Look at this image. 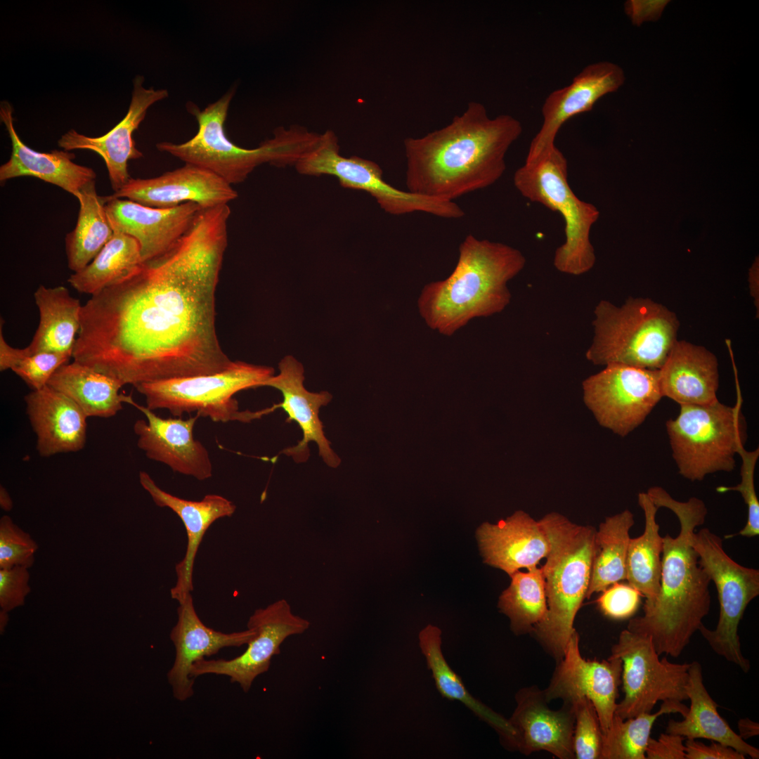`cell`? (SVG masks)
I'll return each mask as SVG.
<instances>
[{
  "instance_id": "42",
  "label": "cell",
  "mask_w": 759,
  "mask_h": 759,
  "mask_svg": "<svg viewBox=\"0 0 759 759\" xmlns=\"http://www.w3.org/2000/svg\"><path fill=\"white\" fill-rule=\"evenodd\" d=\"M38 544L8 515L0 519V569L34 564Z\"/></svg>"
},
{
  "instance_id": "25",
  "label": "cell",
  "mask_w": 759,
  "mask_h": 759,
  "mask_svg": "<svg viewBox=\"0 0 759 759\" xmlns=\"http://www.w3.org/2000/svg\"><path fill=\"white\" fill-rule=\"evenodd\" d=\"M139 481L157 506L171 510L185 526L187 547L183 558L176 565V583L171 589V598L180 602L193 590L194 562L205 533L216 520L232 516L236 506L232 501L216 494L206 495L199 501L176 497L160 488L143 471L139 473Z\"/></svg>"
},
{
  "instance_id": "3",
  "label": "cell",
  "mask_w": 759,
  "mask_h": 759,
  "mask_svg": "<svg viewBox=\"0 0 759 759\" xmlns=\"http://www.w3.org/2000/svg\"><path fill=\"white\" fill-rule=\"evenodd\" d=\"M647 493L658 508H668L677 516L680 531L675 538L669 534L663 537L659 596L643 609L642 616L629 621L627 629L651 637L659 656L677 658L699 631L711 608V579L692 544L696 528L704 523L708 510L701 499L678 501L661 486H652Z\"/></svg>"
},
{
  "instance_id": "45",
  "label": "cell",
  "mask_w": 759,
  "mask_h": 759,
  "mask_svg": "<svg viewBox=\"0 0 759 759\" xmlns=\"http://www.w3.org/2000/svg\"><path fill=\"white\" fill-rule=\"evenodd\" d=\"M28 569L23 566L0 569V605L3 611L24 604L31 590Z\"/></svg>"
},
{
  "instance_id": "15",
  "label": "cell",
  "mask_w": 759,
  "mask_h": 759,
  "mask_svg": "<svg viewBox=\"0 0 759 759\" xmlns=\"http://www.w3.org/2000/svg\"><path fill=\"white\" fill-rule=\"evenodd\" d=\"M247 625L254 628L257 634L242 654L232 659L197 660L190 669V677L195 679L206 674L226 675L247 692L254 680L268 670L271 659L280 654V647L285 640L304 633L310 627V622L294 614L287 601L281 599L256 609Z\"/></svg>"
},
{
  "instance_id": "10",
  "label": "cell",
  "mask_w": 759,
  "mask_h": 759,
  "mask_svg": "<svg viewBox=\"0 0 759 759\" xmlns=\"http://www.w3.org/2000/svg\"><path fill=\"white\" fill-rule=\"evenodd\" d=\"M274 375L267 365L233 361L226 369L209 375L176 377L136 385L152 410L167 409L176 417L195 413L215 422H250L264 416L262 410H241L234 395L263 387Z\"/></svg>"
},
{
  "instance_id": "14",
  "label": "cell",
  "mask_w": 759,
  "mask_h": 759,
  "mask_svg": "<svg viewBox=\"0 0 759 759\" xmlns=\"http://www.w3.org/2000/svg\"><path fill=\"white\" fill-rule=\"evenodd\" d=\"M604 367L583 382V400L602 427L623 437L642 424L663 398L659 370Z\"/></svg>"
},
{
  "instance_id": "24",
  "label": "cell",
  "mask_w": 759,
  "mask_h": 759,
  "mask_svg": "<svg viewBox=\"0 0 759 759\" xmlns=\"http://www.w3.org/2000/svg\"><path fill=\"white\" fill-rule=\"evenodd\" d=\"M179 604L177 622L170 633L175 659L167 679L174 698L184 701L194 694L195 680L190 675V669L196 661L216 654L224 647L247 644L257 632L247 627L242 631L225 633L207 627L198 617L191 593Z\"/></svg>"
},
{
  "instance_id": "7",
  "label": "cell",
  "mask_w": 759,
  "mask_h": 759,
  "mask_svg": "<svg viewBox=\"0 0 759 759\" xmlns=\"http://www.w3.org/2000/svg\"><path fill=\"white\" fill-rule=\"evenodd\" d=\"M594 316L585 357L596 365L659 370L677 340L676 313L648 297H630L621 306L601 300Z\"/></svg>"
},
{
  "instance_id": "11",
  "label": "cell",
  "mask_w": 759,
  "mask_h": 759,
  "mask_svg": "<svg viewBox=\"0 0 759 759\" xmlns=\"http://www.w3.org/2000/svg\"><path fill=\"white\" fill-rule=\"evenodd\" d=\"M294 167L303 175L335 176L344 188L368 193L385 212L392 215L415 212L445 219H460L465 215L464 210L453 201L394 188L384 181L382 168L372 160L356 155L342 156L338 138L332 130L319 134L315 144Z\"/></svg>"
},
{
  "instance_id": "8",
  "label": "cell",
  "mask_w": 759,
  "mask_h": 759,
  "mask_svg": "<svg viewBox=\"0 0 759 759\" xmlns=\"http://www.w3.org/2000/svg\"><path fill=\"white\" fill-rule=\"evenodd\" d=\"M519 193L529 201L559 213L564 223L565 240L555 251L553 264L561 273L580 275L595 265L590 235L599 218L595 205L579 199L568 182V162L555 145L526 160L513 176Z\"/></svg>"
},
{
  "instance_id": "9",
  "label": "cell",
  "mask_w": 759,
  "mask_h": 759,
  "mask_svg": "<svg viewBox=\"0 0 759 759\" xmlns=\"http://www.w3.org/2000/svg\"><path fill=\"white\" fill-rule=\"evenodd\" d=\"M737 396L734 406L718 400L680 405L678 415L666 422L672 456L682 476L699 481L708 474L735 468V456L747 439L738 383Z\"/></svg>"
},
{
  "instance_id": "6",
  "label": "cell",
  "mask_w": 759,
  "mask_h": 759,
  "mask_svg": "<svg viewBox=\"0 0 759 759\" xmlns=\"http://www.w3.org/2000/svg\"><path fill=\"white\" fill-rule=\"evenodd\" d=\"M538 521L550 546L541 567L547 611L544 620L532 630L558 663L575 630L576 614L586 598L596 529L573 523L557 512L548 513Z\"/></svg>"
},
{
  "instance_id": "32",
  "label": "cell",
  "mask_w": 759,
  "mask_h": 759,
  "mask_svg": "<svg viewBox=\"0 0 759 759\" xmlns=\"http://www.w3.org/2000/svg\"><path fill=\"white\" fill-rule=\"evenodd\" d=\"M47 385L70 398L88 417H113L131 396L120 393L123 385L117 379L74 361L61 365Z\"/></svg>"
},
{
  "instance_id": "33",
  "label": "cell",
  "mask_w": 759,
  "mask_h": 759,
  "mask_svg": "<svg viewBox=\"0 0 759 759\" xmlns=\"http://www.w3.org/2000/svg\"><path fill=\"white\" fill-rule=\"evenodd\" d=\"M419 645L441 696L450 701L457 700L464 703L496 731L503 746L514 750L516 732L509 720L473 697L465 687L461 677L446 661L441 650V630L432 625H427L419 634Z\"/></svg>"
},
{
  "instance_id": "34",
  "label": "cell",
  "mask_w": 759,
  "mask_h": 759,
  "mask_svg": "<svg viewBox=\"0 0 759 759\" xmlns=\"http://www.w3.org/2000/svg\"><path fill=\"white\" fill-rule=\"evenodd\" d=\"M638 504L644 515V530L641 536L629 540L626 580L645 597L644 609L650 606L659 594L663 542L656 519L659 508L647 492L638 494Z\"/></svg>"
},
{
  "instance_id": "36",
  "label": "cell",
  "mask_w": 759,
  "mask_h": 759,
  "mask_svg": "<svg viewBox=\"0 0 759 759\" xmlns=\"http://www.w3.org/2000/svg\"><path fill=\"white\" fill-rule=\"evenodd\" d=\"M114 232L93 261L68 278L67 282L79 292L97 294L129 277L143 264L138 242L129 235Z\"/></svg>"
},
{
  "instance_id": "39",
  "label": "cell",
  "mask_w": 759,
  "mask_h": 759,
  "mask_svg": "<svg viewBox=\"0 0 759 759\" xmlns=\"http://www.w3.org/2000/svg\"><path fill=\"white\" fill-rule=\"evenodd\" d=\"M688 708L682 701H666L654 713H643L624 720L615 714L610 728L603 734L600 759H646L647 744L657 718L677 713L685 717Z\"/></svg>"
},
{
  "instance_id": "1",
  "label": "cell",
  "mask_w": 759,
  "mask_h": 759,
  "mask_svg": "<svg viewBox=\"0 0 759 759\" xmlns=\"http://www.w3.org/2000/svg\"><path fill=\"white\" fill-rule=\"evenodd\" d=\"M228 205L202 209L165 253L82 305L72 358L135 387L209 375L233 361L215 325Z\"/></svg>"
},
{
  "instance_id": "47",
  "label": "cell",
  "mask_w": 759,
  "mask_h": 759,
  "mask_svg": "<svg viewBox=\"0 0 759 759\" xmlns=\"http://www.w3.org/2000/svg\"><path fill=\"white\" fill-rule=\"evenodd\" d=\"M686 759H744L746 757L734 748L713 741L710 745L696 739H687L685 744Z\"/></svg>"
},
{
  "instance_id": "5",
  "label": "cell",
  "mask_w": 759,
  "mask_h": 759,
  "mask_svg": "<svg viewBox=\"0 0 759 759\" xmlns=\"http://www.w3.org/2000/svg\"><path fill=\"white\" fill-rule=\"evenodd\" d=\"M234 94L235 90L231 89L202 110L194 103H187L188 112L198 124L196 134L182 143H158L157 148L185 164L206 169L232 186L243 182L263 164L294 167L318 140V134L292 125L287 129L276 128L273 137L257 148L249 149L237 145L226 136L224 127Z\"/></svg>"
},
{
  "instance_id": "23",
  "label": "cell",
  "mask_w": 759,
  "mask_h": 759,
  "mask_svg": "<svg viewBox=\"0 0 759 759\" xmlns=\"http://www.w3.org/2000/svg\"><path fill=\"white\" fill-rule=\"evenodd\" d=\"M105 209L114 231L134 238L143 262L167 252L188 230L202 209L194 202L171 208L147 207L126 199H109Z\"/></svg>"
},
{
  "instance_id": "21",
  "label": "cell",
  "mask_w": 759,
  "mask_h": 759,
  "mask_svg": "<svg viewBox=\"0 0 759 759\" xmlns=\"http://www.w3.org/2000/svg\"><path fill=\"white\" fill-rule=\"evenodd\" d=\"M624 81L618 65L602 61L585 66L569 85L550 93L541 108L543 124L530 143L526 160L555 145L557 134L568 119L591 110L600 98L618 90Z\"/></svg>"
},
{
  "instance_id": "16",
  "label": "cell",
  "mask_w": 759,
  "mask_h": 759,
  "mask_svg": "<svg viewBox=\"0 0 759 759\" xmlns=\"http://www.w3.org/2000/svg\"><path fill=\"white\" fill-rule=\"evenodd\" d=\"M621 673L622 661L618 658L584 659L575 630L543 693L548 702L560 699L572 703L580 698L588 699L595 708L603 734L610 728L615 715Z\"/></svg>"
},
{
  "instance_id": "2",
  "label": "cell",
  "mask_w": 759,
  "mask_h": 759,
  "mask_svg": "<svg viewBox=\"0 0 759 759\" xmlns=\"http://www.w3.org/2000/svg\"><path fill=\"white\" fill-rule=\"evenodd\" d=\"M522 130L512 115L491 118L482 103H469L444 127L404 139L407 190L454 202L492 186L505 173L506 154Z\"/></svg>"
},
{
  "instance_id": "26",
  "label": "cell",
  "mask_w": 759,
  "mask_h": 759,
  "mask_svg": "<svg viewBox=\"0 0 759 759\" xmlns=\"http://www.w3.org/2000/svg\"><path fill=\"white\" fill-rule=\"evenodd\" d=\"M13 112L8 102H1V121L6 126L12 145L9 160L0 167L1 183L18 177H34L60 187L77 199L81 190L95 181L94 170L74 162L75 155L70 151L53 150L40 153L26 145L15 129Z\"/></svg>"
},
{
  "instance_id": "22",
  "label": "cell",
  "mask_w": 759,
  "mask_h": 759,
  "mask_svg": "<svg viewBox=\"0 0 759 759\" xmlns=\"http://www.w3.org/2000/svg\"><path fill=\"white\" fill-rule=\"evenodd\" d=\"M515 699L516 708L508 719L516 732L514 750L526 755L544 751L559 759L575 758L573 705L564 702L561 708L552 710L543 690L536 687L521 689Z\"/></svg>"
},
{
  "instance_id": "41",
  "label": "cell",
  "mask_w": 759,
  "mask_h": 759,
  "mask_svg": "<svg viewBox=\"0 0 759 759\" xmlns=\"http://www.w3.org/2000/svg\"><path fill=\"white\" fill-rule=\"evenodd\" d=\"M575 722L573 746L576 759H600L602 747V731L592 702L580 698L572 703Z\"/></svg>"
},
{
  "instance_id": "19",
  "label": "cell",
  "mask_w": 759,
  "mask_h": 759,
  "mask_svg": "<svg viewBox=\"0 0 759 759\" xmlns=\"http://www.w3.org/2000/svg\"><path fill=\"white\" fill-rule=\"evenodd\" d=\"M126 403L132 405L146 417L138 420L134 432L137 446L150 460L162 462L174 472L203 481L212 476V464L206 448L195 439L193 429L197 414L188 419L162 418L146 406L138 404L131 396Z\"/></svg>"
},
{
  "instance_id": "28",
  "label": "cell",
  "mask_w": 759,
  "mask_h": 759,
  "mask_svg": "<svg viewBox=\"0 0 759 759\" xmlns=\"http://www.w3.org/2000/svg\"><path fill=\"white\" fill-rule=\"evenodd\" d=\"M476 538L484 562L510 576L521 569L537 566L550 550L539 521L523 511L495 524H483Z\"/></svg>"
},
{
  "instance_id": "18",
  "label": "cell",
  "mask_w": 759,
  "mask_h": 759,
  "mask_svg": "<svg viewBox=\"0 0 759 759\" xmlns=\"http://www.w3.org/2000/svg\"><path fill=\"white\" fill-rule=\"evenodd\" d=\"M278 369L279 373L271 376L263 384L279 390L283 395V401L269 407L270 411L282 408L287 415L286 422H295L303 434L297 445L283 450L280 453L292 457L296 462H304L310 455L309 444L314 441L325 464L337 467L341 460L332 449L319 418L320 408L330 403L332 395L325 391L306 390L304 385V367L292 356L284 357L279 363Z\"/></svg>"
},
{
  "instance_id": "29",
  "label": "cell",
  "mask_w": 759,
  "mask_h": 759,
  "mask_svg": "<svg viewBox=\"0 0 759 759\" xmlns=\"http://www.w3.org/2000/svg\"><path fill=\"white\" fill-rule=\"evenodd\" d=\"M661 392L680 405H701L718 399V361L706 347L677 340L659 370Z\"/></svg>"
},
{
  "instance_id": "38",
  "label": "cell",
  "mask_w": 759,
  "mask_h": 759,
  "mask_svg": "<svg viewBox=\"0 0 759 759\" xmlns=\"http://www.w3.org/2000/svg\"><path fill=\"white\" fill-rule=\"evenodd\" d=\"M510 577V585L501 594L498 606L509 617L514 632L532 630L544 620L547 611L542 568L535 566L524 572L519 570Z\"/></svg>"
},
{
  "instance_id": "40",
  "label": "cell",
  "mask_w": 759,
  "mask_h": 759,
  "mask_svg": "<svg viewBox=\"0 0 759 759\" xmlns=\"http://www.w3.org/2000/svg\"><path fill=\"white\" fill-rule=\"evenodd\" d=\"M4 320L0 324V370L11 369L20 377L32 390L46 386L54 372L70 357L57 353H30L27 347L20 349L10 346L3 335Z\"/></svg>"
},
{
  "instance_id": "31",
  "label": "cell",
  "mask_w": 759,
  "mask_h": 759,
  "mask_svg": "<svg viewBox=\"0 0 759 759\" xmlns=\"http://www.w3.org/2000/svg\"><path fill=\"white\" fill-rule=\"evenodd\" d=\"M34 297L39 323L27 349L30 353L52 352L72 358L81 326L82 305L64 286L40 285Z\"/></svg>"
},
{
  "instance_id": "44",
  "label": "cell",
  "mask_w": 759,
  "mask_h": 759,
  "mask_svg": "<svg viewBox=\"0 0 759 759\" xmlns=\"http://www.w3.org/2000/svg\"><path fill=\"white\" fill-rule=\"evenodd\" d=\"M641 597V593L628 583L617 582L602 592L597 602L605 616L613 619H625L636 612Z\"/></svg>"
},
{
  "instance_id": "13",
  "label": "cell",
  "mask_w": 759,
  "mask_h": 759,
  "mask_svg": "<svg viewBox=\"0 0 759 759\" xmlns=\"http://www.w3.org/2000/svg\"><path fill=\"white\" fill-rule=\"evenodd\" d=\"M611 656L622 661L624 697L615 714L621 719L651 713L658 701L687 700L686 686L689 663L660 659L651 637L623 630L611 649Z\"/></svg>"
},
{
  "instance_id": "50",
  "label": "cell",
  "mask_w": 759,
  "mask_h": 759,
  "mask_svg": "<svg viewBox=\"0 0 759 759\" xmlns=\"http://www.w3.org/2000/svg\"><path fill=\"white\" fill-rule=\"evenodd\" d=\"M740 737L746 739L759 734V724L748 718H741L737 723Z\"/></svg>"
},
{
  "instance_id": "37",
  "label": "cell",
  "mask_w": 759,
  "mask_h": 759,
  "mask_svg": "<svg viewBox=\"0 0 759 759\" xmlns=\"http://www.w3.org/2000/svg\"><path fill=\"white\" fill-rule=\"evenodd\" d=\"M634 515L625 510L606 517L596 530L590 583L586 598L602 592L611 585L626 580V557L629 531Z\"/></svg>"
},
{
  "instance_id": "51",
  "label": "cell",
  "mask_w": 759,
  "mask_h": 759,
  "mask_svg": "<svg viewBox=\"0 0 759 759\" xmlns=\"http://www.w3.org/2000/svg\"><path fill=\"white\" fill-rule=\"evenodd\" d=\"M0 506L1 509L6 512L13 508L12 499L8 492L2 486H0Z\"/></svg>"
},
{
  "instance_id": "30",
  "label": "cell",
  "mask_w": 759,
  "mask_h": 759,
  "mask_svg": "<svg viewBox=\"0 0 759 759\" xmlns=\"http://www.w3.org/2000/svg\"><path fill=\"white\" fill-rule=\"evenodd\" d=\"M686 686L690 706L681 721L670 720L666 732L680 735L686 739H706L734 748L745 757L759 758V749L750 745L732 730L718 711V705L712 699L703 682L701 664L689 663Z\"/></svg>"
},
{
  "instance_id": "35",
  "label": "cell",
  "mask_w": 759,
  "mask_h": 759,
  "mask_svg": "<svg viewBox=\"0 0 759 759\" xmlns=\"http://www.w3.org/2000/svg\"><path fill=\"white\" fill-rule=\"evenodd\" d=\"M77 200V221L65 239L68 267L74 273L89 264L115 233L106 212L105 196L97 193L95 181L81 190Z\"/></svg>"
},
{
  "instance_id": "49",
  "label": "cell",
  "mask_w": 759,
  "mask_h": 759,
  "mask_svg": "<svg viewBox=\"0 0 759 759\" xmlns=\"http://www.w3.org/2000/svg\"><path fill=\"white\" fill-rule=\"evenodd\" d=\"M759 279H758V262L755 261L750 269L749 273V289L751 296L753 299L755 306L757 309V318L759 314Z\"/></svg>"
},
{
  "instance_id": "48",
  "label": "cell",
  "mask_w": 759,
  "mask_h": 759,
  "mask_svg": "<svg viewBox=\"0 0 759 759\" xmlns=\"http://www.w3.org/2000/svg\"><path fill=\"white\" fill-rule=\"evenodd\" d=\"M668 1L630 0L625 4V11L634 25L640 26L647 20H656Z\"/></svg>"
},
{
  "instance_id": "17",
  "label": "cell",
  "mask_w": 759,
  "mask_h": 759,
  "mask_svg": "<svg viewBox=\"0 0 759 759\" xmlns=\"http://www.w3.org/2000/svg\"><path fill=\"white\" fill-rule=\"evenodd\" d=\"M231 185L202 167H181L149 179L131 178L109 199H126L154 208H171L194 202L202 209L228 203L238 197Z\"/></svg>"
},
{
  "instance_id": "27",
  "label": "cell",
  "mask_w": 759,
  "mask_h": 759,
  "mask_svg": "<svg viewBox=\"0 0 759 759\" xmlns=\"http://www.w3.org/2000/svg\"><path fill=\"white\" fill-rule=\"evenodd\" d=\"M26 413L41 457L77 452L86 441L88 417L70 398L48 385L25 396Z\"/></svg>"
},
{
  "instance_id": "12",
  "label": "cell",
  "mask_w": 759,
  "mask_h": 759,
  "mask_svg": "<svg viewBox=\"0 0 759 759\" xmlns=\"http://www.w3.org/2000/svg\"><path fill=\"white\" fill-rule=\"evenodd\" d=\"M692 544L715 585L720 603L716 628L710 630L702 624L699 631L715 653L748 673L751 662L742 654L738 628L747 606L759 595V570L733 560L721 538L708 528L695 531Z\"/></svg>"
},
{
  "instance_id": "43",
  "label": "cell",
  "mask_w": 759,
  "mask_h": 759,
  "mask_svg": "<svg viewBox=\"0 0 759 759\" xmlns=\"http://www.w3.org/2000/svg\"><path fill=\"white\" fill-rule=\"evenodd\" d=\"M738 455L742 460L741 467V481L734 486H719L718 493L737 491L741 493L748 509L747 521L739 534L744 537H754L759 534V501L756 495L754 474L755 465L759 457L758 448L748 451L741 448Z\"/></svg>"
},
{
  "instance_id": "46",
  "label": "cell",
  "mask_w": 759,
  "mask_h": 759,
  "mask_svg": "<svg viewBox=\"0 0 759 759\" xmlns=\"http://www.w3.org/2000/svg\"><path fill=\"white\" fill-rule=\"evenodd\" d=\"M685 737L663 733L658 739L649 738L647 749V759H686Z\"/></svg>"
},
{
  "instance_id": "20",
  "label": "cell",
  "mask_w": 759,
  "mask_h": 759,
  "mask_svg": "<svg viewBox=\"0 0 759 759\" xmlns=\"http://www.w3.org/2000/svg\"><path fill=\"white\" fill-rule=\"evenodd\" d=\"M143 81V76H136L128 111L108 133L98 137H89L70 129L58 141V146L64 150H89L98 154L105 163L114 192L119 190L131 179L128 171L129 161L143 157V153L136 147L134 132L144 119L148 109L169 96L167 89L145 88Z\"/></svg>"
},
{
  "instance_id": "4",
  "label": "cell",
  "mask_w": 759,
  "mask_h": 759,
  "mask_svg": "<svg viewBox=\"0 0 759 759\" xmlns=\"http://www.w3.org/2000/svg\"><path fill=\"white\" fill-rule=\"evenodd\" d=\"M526 263L524 255L513 247L468 235L459 247L450 275L422 289L417 300L420 314L431 329L451 336L473 318L500 313L510 302L507 283Z\"/></svg>"
}]
</instances>
